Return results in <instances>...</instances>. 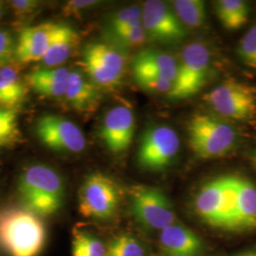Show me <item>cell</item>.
Here are the masks:
<instances>
[{
	"label": "cell",
	"instance_id": "5bb4252c",
	"mask_svg": "<svg viewBox=\"0 0 256 256\" xmlns=\"http://www.w3.org/2000/svg\"><path fill=\"white\" fill-rule=\"evenodd\" d=\"M58 24L42 23L24 28L16 42V57L22 63L42 61L54 36Z\"/></svg>",
	"mask_w": 256,
	"mask_h": 256
},
{
	"label": "cell",
	"instance_id": "5b68a950",
	"mask_svg": "<svg viewBox=\"0 0 256 256\" xmlns=\"http://www.w3.org/2000/svg\"><path fill=\"white\" fill-rule=\"evenodd\" d=\"M209 48L200 42L183 48L178 61V74L173 88L167 95L172 100L188 99L202 92L210 72Z\"/></svg>",
	"mask_w": 256,
	"mask_h": 256
},
{
	"label": "cell",
	"instance_id": "4dcf8cb0",
	"mask_svg": "<svg viewBox=\"0 0 256 256\" xmlns=\"http://www.w3.org/2000/svg\"><path fill=\"white\" fill-rule=\"evenodd\" d=\"M16 43L9 32L0 28V68L8 66L16 57Z\"/></svg>",
	"mask_w": 256,
	"mask_h": 256
},
{
	"label": "cell",
	"instance_id": "d590c367",
	"mask_svg": "<svg viewBox=\"0 0 256 256\" xmlns=\"http://www.w3.org/2000/svg\"><path fill=\"white\" fill-rule=\"evenodd\" d=\"M4 12H5V9H4V5H3V3L0 1V20L2 19L3 16H4Z\"/></svg>",
	"mask_w": 256,
	"mask_h": 256
},
{
	"label": "cell",
	"instance_id": "7c38bea8",
	"mask_svg": "<svg viewBox=\"0 0 256 256\" xmlns=\"http://www.w3.org/2000/svg\"><path fill=\"white\" fill-rule=\"evenodd\" d=\"M36 133L44 146L55 151L80 153L86 146V140L80 128L61 116L41 117L37 120Z\"/></svg>",
	"mask_w": 256,
	"mask_h": 256
},
{
	"label": "cell",
	"instance_id": "30bf717a",
	"mask_svg": "<svg viewBox=\"0 0 256 256\" xmlns=\"http://www.w3.org/2000/svg\"><path fill=\"white\" fill-rule=\"evenodd\" d=\"M131 210L138 222L148 230H162L176 221L173 205L162 190L136 185L130 192Z\"/></svg>",
	"mask_w": 256,
	"mask_h": 256
},
{
	"label": "cell",
	"instance_id": "52a82bcc",
	"mask_svg": "<svg viewBox=\"0 0 256 256\" xmlns=\"http://www.w3.org/2000/svg\"><path fill=\"white\" fill-rule=\"evenodd\" d=\"M180 140L173 128L162 124L147 128L140 140L137 160L144 169L160 172L172 164L178 155Z\"/></svg>",
	"mask_w": 256,
	"mask_h": 256
},
{
	"label": "cell",
	"instance_id": "f546056e",
	"mask_svg": "<svg viewBox=\"0 0 256 256\" xmlns=\"http://www.w3.org/2000/svg\"><path fill=\"white\" fill-rule=\"evenodd\" d=\"M111 34L119 44L130 48L142 46L147 41L146 34L142 28V25L111 32Z\"/></svg>",
	"mask_w": 256,
	"mask_h": 256
},
{
	"label": "cell",
	"instance_id": "1f68e13d",
	"mask_svg": "<svg viewBox=\"0 0 256 256\" xmlns=\"http://www.w3.org/2000/svg\"><path fill=\"white\" fill-rule=\"evenodd\" d=\"M99 4L96 0H70L66 3L64 14L66 16H78L84 10L90 9Z\"/></svg>",
	"mask_w": 256,
	"mask_h": 256
},
{
	"label": "cell",
	"instance_id": "e575fe53",
	"mask_svg": "<svg viewBox=\"0 0 256 256\" xmlns=\"http://www.w3.org/2000/svg\"><path fill=\"white\" fill-rule=\"evenodd\" d=\"M250 160H252V164L254 165V169H256V149H254L252 152V154H250Z\"/></svg>",
	"mask_w": 256,
	"mask_h": 256
},
{
	"label": "cell",
	"instance_id": "ba28073f",
	"mask_svg": "<svg viewBox=\"0 0 256 256\" xmlns=\"http://www.w3.org/2000/svg\"><path fill=\"white\" fill-rule=\"evenodd\" d=\"M82 66L97 86L115 88L126 74V60L119 50L106 43H90L82 52Z\"/></svg>",
	"mask_w": 256,
	"mask_h": 256
},
{
	"label": "cell",
	"instance_id": "d4e9b609",
	"mask_svg": "<svg viewBox=\"0 0 256 256\" xmlns=\"http://www.w3.org/2000/svg\"><path fill=\"white\" fill-rule=\"evenodd\" d=\"M20 138L18 113L0 108V147L10 146Z\"/></svg>",
	"mask_w": 256,
	"mask_h": 256
},
{
	"label": "cell",
	"instance_id": "9a60e30c",
	"mask_svg": "<svg viewBox=\"0 0 256 256\" xmlns=\"http://www.w3.org/2000/svg\"><path fill=\"white\" fill-rule=\"evenodd\" d=\"M158 241L168 256H198L205 248L202 238L192 230L178 223L160 230Z\"/></svg>",
	"mask_w": 256,
	"mask_h": 256
},
{
	"label": "cell",
	"instance_id": "d6986e66",
	"mask_svg": "<svg viewBox=\"0 0 256 256\" xmlns=\"http://www.w3.org/2000/svg\"><path fill=\"white\" fill-rule=\"evenodd\" d=\"M80 42L78 32L74 28L58 24L54 36L42 62L48 68H57L72 56Z\"/></svg>",
	"mask_w": 256,
	"mask_h": 256
},
{
	"label": "cell",
	"instance_id": "83f0119b",
	"mask_svg": "<svg viewBox=\"0 0 256 256\" xmlns=\"http://www.w3.org/2000/svg\"><path fill=\"white\" fill-rule=\"evenodd\" d=\"M238 54L243 64L256 70V25L250 28L240 39Z\"/></svg>",
	"mask_w": 256,
	"mask_h": 256
},
{
	"label": "cell",
	"instance_id": "484cf974",
	"mask_svg": "<svg viewBox=\"0 0 256 256\" xmlns=\"http://www.w3.org/2000/svg\"><path fill=\"white\" fill-rule=\"evenodd\" d=\"M106 256H146V254L137 238L120 234L110 242L106 248Z\"/></svg>",
	"mask_w": 256,
	"mask_h": 256
},
{
	"label": "cell",
	"instance_id": "4fadbf2b",
	"mask_svg": "<svg viewBox=\"0 0 256 256\" xmlns=\"http://www.w3.org/2000/svg\"><path fill=\"white\" fill-rule=\"evenodd\" d=\"M135 134V115L128 106H117L106 114L102 124V140L112 153H122L132 144Z\"/></svg>",
	"mask_w": 256,
	"mask_h": 256
},
{
	"label": "cell",
	"instance_id": "603a6c76",
	"mask_svg": "<svg viewBox=\"0 0 256 256\" xmlns=\"http://www.w3.org/2000/svg\"><path fill=\"white\" fill-rule=\"evenodd\" d=\"M183 26L190 28L203 27L206 18V4L202 0H174L171 4Z\"/></svg>",
	"mask_w": 256,
	"mask_h": 256
},
{
	"label": "cell",
	"instance_id": "9c48e42d",
	"mask_svg": "<svg viewBox=\"0 0 256 256\" xmlns=\"http://www.w3.org/2000/svg\"><path fill=\"white\" fill-rule=\"evenodd\" d=\"M119 186L111 178L100 172L88 176L79 190V212L93 220H108L118 209Z\"/></svg>",
	"mask_w": 256,
	"mask_h": 256
},
{
	"label": "cell",
	"instance_id": "8992f818",
	"mask_svg": "<svg viewBox=\"0 0 256 256\" xmlns=\"http://www.w3.org/2000/svg\"><path fill=\"white\" fill-rule=\"evenodd\" d=\"M206 104L220 117L236 120L252 119L256 115V94L244 82L226 80L204 96Z\"/></svg>",
	"mask_w": 256,
	"mask_h": 256
},
{
	"label": "cell",
	"instance_id": "f1b7e54d",
	"mask_svg": "<svg viewBox=\"0 0 256 256\" xmlns=\"http://www.w3.org/2000/svg\"><path fill=\"white\" fill-rule=\"evenodd\" d=\"M134 78L138 84L147 92L168 95L173 88V82L155 74H136Z\"/></svg>",
	"mask_w": 256,
	"mask_h": 256
},
{
	"label": "cell",
	"instance_id": "cb8c5ba5",
	"mask_svg": "<svg viewBox=\"0 0 256 256\" xmlns=\"http://www.w3.org/2000/svg\"><path fill=\"white\" fill-rule=\"evenodd\" d=\"M72 256H106V248L100 239L82 230L74 232Z\"/></svg>",
	"mask_w": 256,
	"mask_h": 256
},
{
	"label": "cell",
	"instance_id": "3957f363",
	"mask_svg": "<svg viewBox=\"0 0 256 256\" xmlns=\"http://www.w3.org/2000/svg\"><path fill=\"white\" fill-rule=\"evenodd\" d=\"M18 191L28 210L37 216L54 214L64 202L63 180L46 165H32L25 169L19 178Z\"/></svg>",
	"mask_w": 256,
	"mask_h": 256
},
{
	"label": "cell",
	"instance_id": "4316f807",
	"mask_svg": "<svg viewBox=\"0 0 256 256\" xmlns=\"http://www.w3.org/2000/svg\"><path fill=\"white\" fill-rule=\"evenodd\" d=\"M142 25V7L131 6L116 12L110 20L111 32Z\"/></svg>",
	"mask_w": 256,
	"mask_h": 256
},
{
	"label": "cell",
	"instance_id": "277c9868",
	"mask_svg": "<svg viewBox=\"0 0 256 256\" xmlns=\"http://www.w3.org/2000/svg\"><path fill=\"white\" fill-rule=\"evenodd\" d=\"M190 148L200 158L210 160L228 155L238 142L236 128L216 116L198 113L187 124Z\"/></svg>",
	"mask_w": 256,
	"mask_h": 256
},
{
	"label": "cell",
	"instance_id": "ac0fdd59",
	"mask_svg": "<svg viewBox=\"0 0 256 256\" xmlns=\"http://www.w3.org/2000/svg\"><path fill=\"white\" fill-rule=\"evenodd\" d=\"M70 72L64 66L38 68L26 76V82L38 94L48 98L64 97Z\"/></svg>",
	"mask_w": 256,
	"mask_h": 256
},
{
	"label": "cell",
	"instance_id": "836d02e7",
	"mask_svg": "<svg viewBox=\"0 0 256 256\" xmlns=\"http://www.w3.org/2000/svg\"><path fill=\"white\" fill-rule=\"evenodd\" d=\"M234 256H256V246L244 250Z\"/></svg>",
	"mask_w": 256,
	"mask_h": 256
},
{
	"label": "cell",
	"instance_id": "8fae6325",
	"mask_svg": "<svg viewBox=\"0 0 256 256\" xmlns=\"http://www.w3.org/2000/svg\"><path fill=\"white\" fill-rule=\"evenodd\" d=\"M142 25L147 40L160 44H174L184 40L187 30L176 16L171 4L149 0L142 6Z\"/></svg>",
	"mask_w": 256,
	"mask_h": 256
},
{
	"label": "cell",
	"instance_id": "6da1fadb",
	"mask_svg": "<svg viewBox=\"0 0 256 256\" xmlns=\"http://www.w3.org/2000/svg\"><path fill=\"white\" fill-rule=\"evenodd\" d=\"M194 210L212 228L238 232V176L223 174L204 183L194 196Z\"/></svg>",
	"mask_w": 256,
	"mask_h": 256
},
{
	"label": "cell",
	"instance_id": "ffe728a7",
	"mask_svg": "<svg viewBox=\"0 0 256 256\" xmlns=\"http://www.w3.org/2000/svg\"><path fill=\"white\" fill-rule=\"evenodd\" d=\"M27 84L12 66L0 68V108L16 110L27 97Z\"/></svg>",
	"mask_w": 256,
	"mask_h": 256
},
{
	"label": "cell",
	"instance_id": "7402d4cb",
	"mask_svg": "<svg viewBox=\"0 0 256 256\" xmlns=\"http://www.w3.org/2000/svg\"><path fill=\"white\" fill-rule=\"evenodd\" d=\"M216 16L222 26L229 30H238L248 21L250 8L243 0H220L214 4Z\"/></svg>",
	"mask_w": 256,
	"mask_h": 256
},
{
	"label": "cell",
	"instance_id": "44dd1931",
	"mask_svg": "<svg viewBox=\"0 0 256 256\" xmlns=\"http://www.w3.org/2000/svg\"><path fill=\"white\" fill-rule=\"evenodd\" d=\"M238 232L256 230V187L238 176Z\"/></svg>",
	"mask_w": 256,
	"mask_h": 256
},
{
	"label": "cell",
	"instance_id": "2e32d148",
	"mask_svg": "<svg viewBox=\"0 0 256 256\" xmlns=\"http://www.w3.org/2000/svg\"><path fill=\"white\" fill-rule=\"evenodd\" d=\"M64 98L68 104L79 112H92L100 102L98 86L78 70L70 72L66 88Z\"/></svg>",
	"mask_w": 256,
	"mask_h": 256
},
{
	"label": "cell",
	"instance_id": "e0dca14e",
	"mask_svg": "<svg viewBox=\"0 0 256 256\" xmlns=\"http://www.w3.org/2000/svg\"><path fill=\"white\" fill-rule=\"evenodd\" d=\"M133 74H155L174 84L178 74V61L167 52L146 48L138 52L132 62Z\"/></svg>",
	"mask_w": 256,
	"mask_h": 256
},
{
	"label": "cell",
	"instance_id": "d6a6232c",
	"mask_svg": "<svg viewBox=\"0 0 256 256\" xmlns=\"http://www.w3.org/2000/svg\"><path fill=\"white\" fill-rule=\"evenodd\" d=\"M10 6L18 16H26L34 12L38 3L32 0H14L10 2Z\"/></svg>",
	"mask_w": 256,
	"mask_h": 256
},
{
	"label": "cell",
	"instance_id": "7a4b0ae2",
	"mask_svg": "<svg viewBox=\"0 0 256 256\" xmlns=\"http://www.w3.org/2000/svg\"><path fill=\"white\" fill-rule=\"evenodd\" d=\"M43 221L32 210L18 207L0 210V247L9 256H38L46 244Z\"/></svg>",
	"mask_w": 256,
	"mask_h": 256
}]
</instances>
